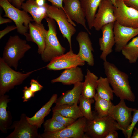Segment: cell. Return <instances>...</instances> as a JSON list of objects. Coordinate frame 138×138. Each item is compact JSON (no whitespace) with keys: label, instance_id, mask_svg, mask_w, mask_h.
Returning <instances> with one entry per match:
<instances>
[{"label":"cell","instance_id":"obj_25","mask_svg":"<svg viewBox=\"0 0 138 138\" xmlns=\"http://www.w3.org/2000/svg\"><path fill=\"white\" fill-rule=\"evenodd\" d=\"M89 28L91 30L95 14L101 0H79Z\"/></svg>","mask_w":138,"mask_h":138},{"label":"cell","instance_id":"obj_19","mask_svg":"<svg viewBox=\"0 0 138 138\" xmlns=\"http://www.w3.org/2000/svg\"><path fill=\"white\" fill-rule=\"evenodd\" d=\"M84 75L82 69L79 66L65 69L57 78L52 80V83L59 82L65 85L74 84L82 82Z\"/></svg>","mask_w":138,"mask_h":138},{"label":"cell","instance_id":"obj_39","mask_svg":"<svg viewBox=\"0 0 138 138\" xmlns=\"http://www.w3.org/2000/svg\"><path fill=\"white\" fill-rule=\"evenodd\" d=\"M118 133L116 130H113L109 132L104 138H118Z\"/></svg>","mask_w":138,"mask_h":138},{"label":"cell","instance_id":"obj_17","mask_svg":"<svg viewBox=\"0 0 138 138\" xmlns=\"http://www.w3.org/2000/svg\"><path fill=\"white\" fill-rule=\"evenodd\" d=\"M114 22L106 24L101 29L102 36L99 39V44L102 52L100 57L103 61L106 60L107 56L112 52V48L115 44L113 32Z\"/></svg>","mask_w":138,"mask_h":138},{"label":"cell","instance_id":"obj_21","mask_svg":"<svg viewBox=\"0 0 138 138\" xmlns=\"http://www.w3.org/2000/svg\"><path fill=\"white\" fill-rule=\"evenodd\" d=\"M48 4L46 3L44 6H39L37 4L35 0H27L22 4L21 8L31 15L34 22L40 23L43 19L47 17Z\"/></svg>","mask_w":138,"mask_h":138},{"label":"cell","instance_id":"obj_18","mask_svg":"<svg viewBox=\"0 0 138 138\" xmlns=\"http://www.w3.org/2000/svg\"><path fill=\"white\" fill-rule=\"evenodd\" d=\"M76 39L79 46L78 55L89 65L93 66L94 63L92 52L94 49L89 33L87 32L81 31L77 34Z\"/></svg>","mask_w":138,"mask_h":138},{"label":"cell","instance_id":"obj_43","mask_svg":"<svg viewBox=\"0 0 138 138\" xmlns=\"http://www.w3.org/2000/svg\"><path fill=\"white\" fill-rule=\"evenodd\" d=\"M37 4L39 6H44L45 3V0H35Z\"/></svg>","mask_w":138,"mask_h":138},{"label":"cell","instance_id":"obj_9","mask_svg":"<svg viewBox=\"0 0 138 138\" xmlns=\"http://www.w3.org/2000/svg\"><path fill=\"white\" fill-rule=\"evenodd\" d=\"M114 14L120 24L133 28H138V11L127 6L123 0H116Z\"/></svg>","mask_w":138,"mask_h":138},{"label":"cell","instance_id":"obj_24","mask_svg":"<svg viewBox=\"0 0 138 138\" xmlns=\"http://www.w3.org/2000/svg\"><path fill=\"white\" fill-rule=\"evenodd\" d=\"M98 77L88 69L83 82L81 95L85 98H94L96 93Z\"/></svg>","mask_w":138,"mask_h":138},{"label":"cell","instance_id":"obj_33","mask_svg":"<svg viewBox=\"0 0 138 138\" xmlns=\"http://www.w3.org/2000/svg\"><path fill=\"white\" fill-rule=\"evenodd\" d=\"M131 122L126 130L125 135L127 138H131L133 131L138 122V109H136L133 111Z\"/></svg>","mask_w":138,"mask_h":138},{"label":"cell","instance_id":"obj_31","mask_svg":"<svg viewBox=\"0 0 138 138\" xmlns=\"http://www.w3.org/2000/svg\"><path fill=\"white\" fill-rule=\"evenodd\" d=\"M43 127L44 132H49L59 131L66 127L52 118L44 122Z\"/></svg>","mask_w":138,"mask_h":138},{"label":"cell","instance_id":"obj_6","mask_svg":"<svg viewBox=\"0 0 138 138\" xmlns=\"http://www.w3.org/2000/svg\"><path fill=\"white\" fill-rule=\"evenodd\" d=\"M0 6L7 17L13 21L17 27V32L25 36L29 30V25L34 21L28 13L15 7L8 0H0Z\"/></svg>","mask_w":138,"mask_h":138},{"label":"cell","instance_id":"obj_16","mask_svg":"<svg viewBox=\"0 0 138 138\" xmlns=\"http://www.w3.org/2000/svg\"><path fill=\"white\" fill-rule=\"evenodd\" d=\"M29 32L25 36L27 40L35 43L38 47V53L41 55L45 46V39L48 30L43 24L35 22H30L29 25Z\"/></svg>","mask_w":138,"mask_h":138},{"label":"cell","instance_id":"obj_13","mask_svg":"<svg viewBox=\"0 0 138 138\" xmlns=\"http://www.w3.org/2000/svg\"><path fill=\"white\" fill-rule=\"evenodd\" d=\"M119 103L114 105L109 114L117 122L124 135L132 118V113L136 108H130L126 105L124 100L120 99Z\"/></svg>","mask_w":138,"mask_h":138},{"label":"cell","instance_id":"obj_30","mask_svg":"<svg viewBox=\"0 0 138 138\" xmlns=\"http://www.w3.org/2000/svg\"><path fill=\"white\" fill-rule=\"evenodd\" d=\"M95 101L94 98H87L81 95L79 102V107L83 117L87 120H92L94 115L91 109V105Z\"/></svg>","mask_w":138,"mask_h":138},{"label":"cell","instance_id":"obj_7","mask_svg":"<svg viewBox=\"0 0 138 138\" xmlns=\"http://www.w3.org/2000/svg\"><path fill=\"white\" fill-rule=\"evenodd\" d=\"M47 17L52 19L57 23L63 37L69 43L70 49H72L71 38L76 31V28L69 21L67 16L62 9L48 4Z\"/></svg>","mask_w":138,"mask_h":138},{"label":"cell","instance_id":"obj_45","mask_svg":"<svg viewBox=\"0 0 138 138\" xmlns=\"http://www.w3.org/2000/svg\"><path fill=\"white\" fill-rule=\"evenodd\" d=\"M25 0H21V3L22 4L24 2V1Z\"/></svg>","mask_w":138,"mask_h":138},{"label":"cell","instance_id":"obj_41","mask_svg":"<svg viewBox=\"0 0 138 138\" xmlns=\"http://www.w3.org/2000/svg\"><path fill=\"white\" fill-rule=\"evenodd\" d=\"M12 20L9 18H4L2 17L1 15L0 16V24L11 22Z\"/></svg>","mask_w":138,"mask_h":138},{"label":"cell","instance_id":"obj_11","mask_svg":"<svg viewBox=\"0 0 138 138\" xmlns=\"http://www.w3.org/2000/svg\"><path fill=\"white\" fill-rule=\"evenodd\" d=\"M85 64V62L71 49L67 53L53 58L45 67L48 70H59L83 66Z\"/></svg>","mask_w":138,"mask_h":138},{"label":"cell","instance_id":"obj_10","mask_svg":"<svg viewBox=\"0 0 138 138\" xmlns=\"http://www.w3.org/2000/svg\"><path fill=\"white\" fill-rule=\"evenodd\" d=\"M26 114L22 113L18 121H14L10 129L14 130L6 138H40L38 133L39 128L28 121Z\"/></svg>","mask_w":138,"mask_h":138},{"label":"cell","instance_id":"obj_36","mask_svg":"<svg viewBox=\"0 0 138 138\" xmlns=\"http://www.w3.org/2000/svg\"><path fill=\"white\" fill-rule=\"evenodd\" d=\"M17 29V27L16 26H7L4 29L0 31V39L2 38V37L9 32Z\"/></svg>","mask_w":138,"mask_h":138},{"label":"cell","instance_id":"obj_1","mask_svg":"<svg viewBox=\"0 0 138 138\" xmlns=\"http://www.w3.org/2000/svg\"><path fill=\"white\" fill-rule=\"evenodd\" d=\"M103 65L106 77L115 95L120 99L134 102L135 97L130 85L128 75L106 60L104 61Z\"/></svg>","mask_w":138,"mask_h":138},{"label":"cell","instance_id":"obj_27","mask_svg":"<svg viewBox=\"0 0 138 138\" xmlns=\"http://www.w3.org/2000/svg\"><path fill=\"white\" fill-rule=\"evenodd\" d=\"M122 54L131 64L135 63L138 59V36L133 38L122 49Z\"/></svg>","mask_w":138,"mask_h":138},{"label":"cell","instance_id":"obj_37","mask_svg":"<svg viewBox=\"0 0 138 138\" xmlns=\"http://www.w3.org/2000/svg\"><path fill=\"white\" fill-rule=\"evenodd\" d=\"M123 1L127 6L138 11V0H123Z\"/></svg>","mask_w":138,"mask_h":138},{"label":"cell","instance_id":"obj_26","mask_svg":"<svg viewBox=\"0 0 138 138\" xmlns=\"http://www.w3.org/2000/svg\"><path fill=\"white\" fill-rule=\"evenodd\" d=\"M52 109V112H57L64 116L75 120L83 117L77 104L55 105Z\"/></svg>","mask_w":138,"mask_h":138},{"label":"cell","instance_id":"obj_44","mask_svg":"<svg viewBox=\"0 0 138 138\" xmlns=\"http://www.w3.org/2000/svg\"><path fill=\"white\" fill-rule=\"evenodd\" d=\"M111 2H112L114 6L116 7V0H110Z\"/></svg>","mask_w":138,"mask_h":138},{"label":"cell","instance_id":"obj_3","mask_svg":"<svg viewBox=\"0 0 138 138\" xmlns=\"http://www.w3.org/2000/svg\"><path fill=\"white\" fill-rule=\"evenodd\" d=\"M119 130L121 128L110 116L100 117L94 115L92 120H87L85 133L87 138H104L110 132Z\"/></svg>","mask_w":138,"mask_h":138},{"label":"cell","instance_id":"obj_28","mask_svg":"<svg viewBox=\"0 0 138 138\" xmlns=\"http://www.w3.org/2000/svg\"><path fill=\"white\" fill-rule=\"evenodd\" d=\"M96 91L98 95L101 98L109 101L113 100V91L110 87L107 77L100 76L98 78Z\"/></svg>","mask_w":138,"mask_h":138},{"label":"cell","instance_id":"obj_4","mask_svg":"<svg viewBox=\"0 0 138 138\" xmlns=\"http://www.w3.org/2000/svg\"><path fill=\"white\" fill-rule=\"evenodd\" d=\"M41 68L23 73L12 69L0 58V96L5 94L15 86L21 84L34 72Z\"/></svg>","mask_w":138,"mask_h":138},{"label":"cell","instance_id":"obj_29","mask_svg":"<svg viewBox=\"0 0 138 138\" xmlns=\"http://www.w3.org/2000/svg\"><path fill=\"white\" fill-rule=\"evenodd\" d=\"M94 99L95 101V109L98 117H102L109 116V113L114 106L111 101L100 97L96 92Z\"/></svg>","mask_w":138,"mask_h":138},{"label":"cell","instance_id":"obj_2","mask_svg":"<svg viewBox=\"0 0 138 138\" xmlns=\"http://www.w3.org/2000/svg\"><path fill=\"white\" fill-rule=\"evenodd\" d=\"M31 48L26 41L18 36H10L4 47L2 58L8 66L16 70L19 61Z\"/></svg>","mask_w":138,"mask_h":138},{"label":"cell","instance_id":"obj_15","mask_svg":"<svg viewBox=\"0 0 138 138\" xmlns=\"http://www.w3.org/2000/svg\"><path fill=\"white\" fill-rule=\"evenodd\" d=\"M113 32L115 50L116 52H119L131 39L138 35V28L124 26L116 21L113 26Z\"/></svg>","mask_w":138,"mask_h":138},{"label":"cell","instance_id":"obj_5","mask_svg":"<svg viewBox=\"0 0 138 138\" xmlns=\"http://www.w3.org/2000/svg\"><path fill=\"white\" fill-rule=\"evenodd\" d=\"M45 19L48 29L45 39L44 49L41 55L43 61L48 62L64 54L66 49L61 45L58 40L54 20L48 17Z\"/></svg>","mask_w":138,"mask_h":138},{"label":"cell","instance_id":"obj_42","mask_svg":"<svg viewBox=\"0 0 138 138\" xmlns=\"http://www.w3.org/2000/svg\"><path fill=\"white\" fill-rule=\"evenodd\" d=\"M131 138H138V128L135 127Z\"/></svg>","mask_w":138,"mask_h":138},{"label":"cell","instance_id":"obj_40","mask_svg":"<svg viewBox=\"0 0 138 138\" xmlns=\"http://www.w3.org/2000/svg\"><path fill=\"white\" fill-rule=\"evenodd\" d=\"M11 3L15 7L19 9L21 8L22 3L21 0H11Z\"/></svg>","mask_w":138,"mask_h":138},{"label":"cell","instance_id":"obj_23","mask_svg":"<svg viewBox=\"0 0 138 138\" xmlns=\"http://www.w3.org/2000/svg\"><path fill=\"white\" fill-rule=\"evenodd\" d=\"M57 95H53L49 101L37 112L31 117H27V120L30 124L36 125L38 128L41 127L43 123L45 117L48 114L51 110V108L53 104L55 103L57 98Z\"/></svg>","mask_w":138,"mask_h":138},{"label":"cell","instance_id":"obj_20","mask_svg":"<svg viewBox=\"0 0 138 138\" xmlns=\"http://www.w3.org/2000/svg\"><path fill=\"white\" fill-rule=\"evenodd\" d=\"M9 96H0V130L3 133H6L12 125V116L9 111L7 110V104L11 99Z\"/></svg>","mask_w":138,"mask_h":138},{"label":"cell","instance_id":"obj_46","mask_svg":"<svg viewBox=\"0 0 138 138\" xmlns=\"http://www.w3.org/2000/svg\"><path fill=\"white\" fill-rule=\"evenodd\" d=\"M8 0L9 2L11 3V0Z\"/></svg>","mask_w":138,"mask_h":138},{"label":"cell","instance_id":"obj_14","mask_svg":"<svg viewBox=\"0 0 138 138\" xmlns=\"http://www.w3.org/2000/svg\"><path fill=\"white\" fill-rule=\"evenodd\" d=\"M64 11L66 15L69 22L74 27L77 24L81 25L90 35L91 33L87 28L84 13L79 0H63Z\"/></svg>","mask_w":138,"mask_h":138},{"label":"cell","instance_id":"obj_22","mask_svg":"<svg viewBox=\"0 0 138 138\" xmlns=\"http://www.w3.org/2000/svg\"><path fill=\"white\" fill-rule=\"evenodd\" d=\"M83 82L77 83L74 84L73 88L62 94L57 98L56 105L63 104H78L82 94Z\"/></svg>","mask_w":138,"mask_h":138},{"label":"cell","instance_id":"obj_35","mask_svg":"<svg viewBox=\"0 0 138 138\" xmlns=\"http://www.w3.org/2000/svg\"><path fill=\"white\" fill-rule=\"evenodd\" d=\"M30 87L31 90L35 93L40 91L43 88V87L40 84L38 81L34 79H31L30 83Z\"/></svg>","mask_w":138,"mask_h":138},{"label":"cell","instance_id":"obj_38","mask_svg":"<svg viewBox=\"0 0 138 138\" xmlns=\"http://www.w3.org/2000/svg\"><path fill=\"white\" fill-rule=\"evenodd\" d=\"M50 2L52 5L55 6L57 8L62 9L64 11L62 3L63 0H45Z\"/></svg>","mask_w":138,"mask_h":138},{"label":"cell","instance_id":"obj_32","mask_svg":"<svg viewBox=\"0 0 138 138\" xmlns=\"http://www.w3.org/2000/svg\"><path fill=\"white\" fill-rule=\"evenodd\" d=\"M52 118L66 127L72 124L76 120L72 118L64 116L55 112H53Z\"/></svg>","mask_w":138,"mask_h":138},{"label":"cell","instance_id":"obj_8","mask_svg":"<svg viewBox=\"0 0 138 138\" xmlns=\"http://www.w3.org/2000/svg\"><path fill=\"white\" fill-rule=\"evenodd\" d=\"M87 120L84 117H81L59 131L44 132L40 134V138H87L85 133Z\"/></svg>","mask_w":138,"mask_h":138},{"label":"cell","instance_id":"obj_12","mask_svg":"<svg viewBox=\"0 0 138 138\" xmlns=\"http://www.w3.org/2000/svg\"><path fill=\"white\" fill-rule=\"evenodd\" d=\"M115 7L110 0H101L93 23V27L96 30L99 31L104 25L116 21Z\"/></svg>","mask_w":138,"mask_h":138},{"label":"cell","instance_id":"obj_34","mask_svg":"<svg viewBox=\"0 0 138 138\" xmlns=\"http://www.w3.org/2000/svg\"><path fill=\"white\" fill-rule=\"evenodd\" d=\"M23 92L22 99H23V102H27L32 97H33L35 93L31 90L30 87H28L27 86H25L23 88Z\"/></svg>","mask_w":138,"mask_h":138}]
</instances>
